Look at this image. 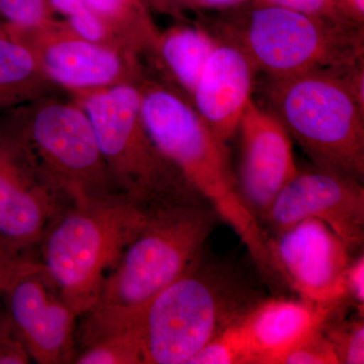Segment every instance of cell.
<instances>
[{"label": "cell", "instance_id": "cell-19", "mask_svg": "<svg viewBox=\"0 0 364 364\" xmlns=\"http://www.w3.org/2000/svg\"><path fill=\"white\" fill-rule=\"evenodd\" d=\"M88 7L139 56L152 53L161 31L147 0H85Z\"/></svg>", "mask_w": 364, "mask_h": 364}, {"label": "cell", "instance_id": "cell-6", "mask_svg": "<svg viewBox=\"0 0 364 364\" xmlns=\"http://www.w3.org/2000/svg\"><path fill=\"white\" fill-rule=\"evenodd\" d=\"M149 210L119 195L73 203L57 217L46 238L42 264L76 315L87 314L97 303L107 272L141 231Z\"/></svg>", "mask_w": 364, "mask_h": 364}, {"label": "cell", "instance_id": "cell-11", "mask_svg": "<svg viewBox=\"0 0 364 364\" xmlns=\"http://www.w3.org/2000/svg\"><path fill=\"white\" fill-rule=\"evenodd\" d=\"M306 219L318 220L331 228L352 255L360 252L363 182L316 166L298 168L273 200L262 225L273 234Z\"/></svg>", "mask_w": 364, "mask_h": 364}, {"label": "cell", "instance_id": "cell-13", "mask_svg": "<svg viewBox=\"0 0 364 364\" xmlns=\"http://www.w3.org/2000/svg\"><path fill=\"white\" fill-rule=\"evenodd\" d=\"M44 272L28 273L4 291L7 320L30 358L40 364L74 360L78 317L52 291Z\"/></svg>", "mask_w": 364, "mask_h": 364}, {"label": "cell", "instance_id": "cell-25", "mask_svg": "<svg viewBox=\"0 0 364 364\" xmlns=\"http://www.w3.org/2000/svg\"><path fill=\"white\" fill-rule=\"evenodd\" d=\"M267 4L286 7L291 11L315 16L322 20L336 21V23H347V25L363 26L352 21L339 0H262Z\"/></svg>", "mask_w": 364, "mask_h": 364}, {"label": "cell", "instance_id": "cell-4", "mask_svg": "<svg viewBox=\"0 0 364 364\" xmlns=\"http://www.w3.org/2000/svg\"><path fill=\"white\" fill-rule=\"evenodd\" d=\"M203 25L238 46L267 78L344 70L364 61L363 26L322 20L262 0L220 11Z\"/></svg>", "mask_w": 364, "mask_h": 364}, {"label": "cell", "instance_id": "cell-5", "mask_svg": "<svg viewBox=\"0 0 364 364\" xmlns=\"http://www.w3.org/2000/svg\"><path fill=\"white\" fill-rule=\"evenodd\" d=\"M350 68L268 78L267 109L314 166L363 182L364 105L345 80Z\"/></svg>", "mask_w": 364, "mask_h": 364}, {"label": "cell", "instance_id": "cell-1", "mask_svg": "<svg viewBox=\"0 0 364 364\" xmlns=\"http://www.w3.org/2000/svg\"><path fill=\"white\" fill-rule=\"evenodd\" d=\"M136 85L144 124L157 147L218 219L233 229L255 267L267 269L272 264L268 233L242 198L226 143L213 133L188 98L146 65Z\"/></svg>", "mask_w": 364, "mask_h": 364}, {"label": "cell", "instance_id": "cell-2", "mask_svg": "<svg viewBox=\"0 0 364 364\" xmlns=\"http://www.w3.org/2000/svg\"><path fill=\"white\" fill-rule=\"evenodd\" d=\"M257 287L240 267L203 248L136 318L143 364H188L265 299Z\"/></svg>", "mask_w": 364, "mask_h": 364}, {"label": "cell", "instance_id": "cell-21", "mask_svg": "<svg viewBox=\"0 0 364 364\" xmlns=\"http://www.w3.org/2000/svg\"><path fill=\"white\" fill-rule=\"evenodd\" d=\"M242 320L210 340L188 364H254Z\"/></svg>", "mask_w": 364, "mask_h": 364}, {"label": "cell", "instance_id": "cell-30", "mask_svg": "<svg viewBox=\"0 0 364 364\" xmlns=\"http://www.w3.org/2000/svg\"><path fill=\"white\" fill-rule=\"evenodd\" d=\"M345 13L355 23H364V0H339Z\"/></svg>", "mask_w": 364, "mask_h": 364}, {"label": "cell", "instance_id": "cell-17", "mask_svg": "<svg viewBox=\"0 0 364 364\" xmlns=\"http://www.w3.org/2000/svg\"><path fill=\"white\" fill-rule=\"evenodd\" d=\"M217 43V38L203 23L173 26L160 32L152 53L144 58L148 61L145 65L191 102Z\"/></svg>", "mask_w": 364, "mask_h": 364}, {"label": "cell", "instance_id": "cell-28", "mask_svg": "<svg viewBox=\"0 0 364 364\" xmlns=\"http://www.w3.org/2000/svg\"><path fill=\"white\" fill-rule=\"evenodd\" d=\"M345 289L348 301L355 306L358 315L364 312V255L363 251L351 258L345 273Z\"/></svg>", "mask_w": 364, "mask_h": 364}, {"label": "cell", "instance_id": "cell-24", "mask_svg": "<svg viewBox=\"0 0 364 364\" xmlns=\"http://www.w3.org/2000/svg\"><path fill=\"white\" fill-rule=\"evenodd\" d=\"M277 364H339L322 328L284 354Z\"/></svg>", "mask_w": 364, "mask_h": 364}, {"label": "cell", "instance_id": "cell-7", "mask_svg": "<svg viewBox=\"0 0 364 364\" xmlns=\"http://www.w3.org/2000/svg\"><path fill=\"white\" fill-rule=\"evenodd\" d=\"M0 130L25 151L46 182L73 203L123 195L95 129L73 100L48 95L0 114Z\"/></svg>", "mask_w": 364, "mask_h": 364}, {"label": "cell", "instance_id": "cell-14", "mask_svg": "<svg viewBox=\"0 0 364 364\" xmlns=\"http://www.w3.org/2000/svg\"><path fill=\"white\" fill-rule=\"evenodd\" d=\"M62 198L16 141L0 130V241L14 251L41 240Z\"/></svg>", "mask_w": 364, "mask_h": 364}, {"label": "cell", "instance_id": "cell-10", "mask_svg": "<svg viewBox=\"0 0 364 364\" xmlns=\"http://www.w3.org/2000/svg\"><path fill=\"white\" fill-rule=\"evenodd\" d=\"M268 248L282 282L301 299L334 309L348 301L345 273L352 254L325 223L303 220L270 234Z\"/></svg>", "mask_w": 364, "mask_h": 364}, {"label": "cell", "instance_id": "cell-8", "mask_svg": "<svg viewBox=\"0 0 364 364\" xmlns=\"http://www.w3.org/2000/svg\"><path fill=\"white\" fill-rule=\"evenodd\" d=\"M69 97L90 117L107 168L124 196L146 210L205 203L151 138L136 85Z\"/></svg>", "mask_w": 364, "mask_h": 364}, {"label": "cell", "instance_id": "cell-22", "mask_svg": "<svg viewBox=\"0 0 364 364\" xmlns=\"http://www.w3.org/2000/svg\"><path fill=\"white\" fill-rule=\"evenodd\" d=\"M323 332L329 340L339 364L364 363V321L363 316L350 318H330L323 325Z\"/></svg>", "mask_w": 364, "mask_h": 364}, {"label": "cell", "instance_id": "cell-3", "mask_svg": "<svg viewBox=\"0 0 364 364\" xmlns=\"http://www.w3.org/2000/svg\"><path fill=\"white\" fill-rule=\"evenodd\" d=\"M218 217L208 203L154 208L105 277L88 312L82 341L130 324L205 247Z\"/></svg>", "mask_w": 364, "mask_h": 364}, {"label": "cell", "instance_id": "cell-20", "mask_svg": "<svg viewBox=\"0 0 364 364\" xmlns=\"http://www.w3.org/2000/svg\"><path fill=\"white\" fill-rule=\"evenodd\" d=\"M78 364H143L142 341L136 321L86 340Z\"/></svg>", "mask_w": 364, "mask_h": 364}, {"label": "cell", "instance_id": "cell-23", "mask_svg": "<svg viewBox=\"0 0 364 364\" xmlns=\"http://www.w3.org/2000/svg\"><path fill=\"white\" fill-rule=\"evenodd\" d=\"M57 18L49 0H0V23L32 26Z\"/></svg>", "mask_w": 364, "mask_h": 364}, {"label": "cell", "instance_id": "cell-12", "mask_svg": "<svg viewBox=\"0 0 364 364\" xmlns=\"http://www.w3.org/2000/svg\"><path fill=\"white\" fill-rule=\"evenodd\" d=\"M237 132L241 136L237 184L244 203L262 224L274 198L298 171L293 139L272 112L253 100Z\"/></svg>", "mask_w": 364, "mask_h": 364}, {"label": "cell", "instance_id": "cell-26", "mask_svg": "<svg viewBox=\"0 0 364 364\" xmlns=\"http://www.w3.org/2000/svg\"><path fill=\"white\" fill-rule=\"evenodd\" d=\"M247 0H147L151 11L182 18L188 11H224L244 4Z\"/></svg>", "mask_w": 364, "mask_h": 364}, {"label": "cell", "instance_id": "cell-15", "mask_svg": "<svg viewBox=\"0 0 364 364\" xmlns=\"http://www.w3.org/2000/svg\"><path fill=\"white\" fill-rule=\"evenodd\" d=\"M217 40L191 104L213 133L227 144L238 131L243 112L253 100L256 70L238 46Z\"/></svg>", "mask_w": 364, "mask_h": 364}, {"label": "cell", "instance_id": "cell-27", "mask_svg": "<svg viewBox=\"0 0 364 364\" xmlns=\"http://www.w3.org/2000/svg\"><path fill=\"white\" fill-rule=\"evenodd\" d=\"M40 272H44L42 263L21 257L18 252L0 241V294L23 275Z\"/></svg>", "mask_w": 364, "mask_h": 364}, {"label": "cell", "instance_id": "cell-18", "mask_svg": "<svg viewBox=\"0 0 364 364\" xmlns=\"http://www.w3.org/2000/svg\"><path fill=\"white\" fill-rule=\"evenodd\" d=\"M60 90L32 49L0 23V114Z\"/></svg>", "mask_w": 364, "mask_h": 364}, {"label": "cell", "instance_id": "cell-29", "mask_svg": "<svg viewBox=\"0 0 364 364\" xmlns=\"http://www.w3.org/2000/svg\"><path fill=\"white\" fill-rule=\"evenodd\" d=\"M30 363V356L21 344L9 320H0V364Z\"/></svg>", "mask_w": 364, "mask_h": 364}, {"label": "cell", "instance_id": "cell-9", "mask_svg": "<svg viewBox=\"0 0 364 364\" xmlns=\"http://www.w3.org/2000/svg\"><path fill=\"white\" fill-rule=\"evenodd\" d=\"M1 25L32 49L48 77L69 95L136 85L145 67L142 57L91 42L64 20L32 26Z\"/></svg>", "mask_w": 364, "mask_h": 364}, {"label": "cell", "instance_id": "cell-16", "mask_svg": "<svg viewBox=\"0 0 364 364\" xmlns=\"http://www.w3.org/2000/svg\"><path fill=\"white\" fill-rule=\"evenodd\" d=\"M340 310L301 298L263 299L242 320L254 364H277Z\"/></svg>", "mask_w": 364, "mask_h": 364}]
</instances>
